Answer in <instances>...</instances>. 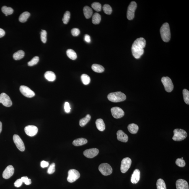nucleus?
<instances>
[{
  "label": "nucleus",
  "mask_w": 189,
  "mask_h": 189,
  "mask_svg": "<svg viewBox=\"0 0 189 189\" xmlns=\"http://www.w3.org/2000/svg\"><path fill=\"white\" fill-rule=\"evenodd\" d=\"M146 44V40L143 37H140L135 41L131 48L132 54L135 58L138 59L141 58L144 54V48Z\"/></svg>",
  "instance_id": "1"
},
{
  "label": "nucleus",
  "mask_w": 189,
  "mask_h": 189,
  "mask_svg": "<svg viewBox=\"0 0 189 189\" xmlns=\"http://www.w3.org/2000/svg\"><path fill=\"white\" fill-rule=\"evenodd\" d=\"M107 99L112 102H120L126 100V96L121 92H116L109 94L107 96Z\"/></svg>",
  "instance_id": "2"
},
{
  "label": "nucleus",
  "mask_w": 189,
  "mask_h": 189,
  "mask_svg": "<svg viewBox=\"0 0 189 189\" xmlns=\"http://www.w3.org/2000/svg\"><path fill=\"white\" fill-rule=\"evenodd\" d=\"M160 33L162 40L165 42H168L171 39L170 28L168 23L163 24L160 29Z\"/></svg>",
  "instance_id": "3"
},
{
  "label": "nucleus",
  "mask_w": 189,
  "mask_h": 189,
  "mask_svg": "<svg viewBox=\"0 0 189 189\" xmlns=\"http://www.w3.org/2000/svg\"><path fill=\"white\" fill-rule=\"evenodd\" d=\"M173 133L174 136L173 137L172 139L174 141H183L187 136L186 132L183 129H180V128L174 129Z\"/></svg>",
  "instance_id": "4"
},
{
  "label": "nucleus",
  "mask_w": 189,
  "mask_h": 189,
  "mask_svg": "<svg viewBox=\"0 0 189 189\" xmlns=\"http://www.w3.org/2000/svg\"><path fill=\"white\" fill-rule=\"evenodd\" d=\"M161 81L166 92H172L174 88V85L170 78L169 77H163Z\"/></svg>",
  "instance_id": "5"
},
{
  "label": "nucleus",
  "mask_w": 189,
  "mask_h": 189,
  "mask_svg": "<svg viewBox=\"0 0 189 189\" xmlns=\"http://www.w3.org/2000/svg\"><path fill=\"white\" fill-rule=\"evenodd\" d=\"M99 169L101 173L105 176L110 175L112 172V169L111 166L106 163L100 165Z\"/></svg>",
  "instance_id": "6"
},
{
  "label": "nucleus",
  "mask_w": 189,
  "mask_h": 189,
  "mask_svg": "<svg viewBox=\"0 0 189 189\" xmlns=\"http://www.w3.org/2000/svg\"><path fill=\"white\" fill-rule=\"evenodd\" d=\"M137 4L135 1H132L128 7L127 13V18L129 20H132L135 17V13L136 9Z\"/></svg>",
  "instance_id": "7"
},
{
  "label": "nucleus",
  "mask_w": 189,
  "mask_h": 189,
  "mask_svg": "<svg viewBox=\"0 0 189 189\" xmlns=\"http://www.w3.org/2000/svg\"><path fill=\"white\" fill-rule=\"evenodd\" d=\"M80 177V174L78 171L75 169H70L68 172L67 181L70 183L74 182Z\"/></svg>",
  "instance_id": "8"
},
{
  "label": "nucleus",
  "mask_w": 189,
  "mask_h": 189,
  "mask_svg": "<svg viewBox=\"0 0 189 189\" xmlns=\"http://www.w3.org/2000/svg\"><path fill=\"white\" fill-rule=\"evenodd\" d=\"M132 163V160L130 158H125L122 160L120 166V171L122 173H124L128 171Z\"/></svg>",
  "instance_id": "9"
},
{
  "label": "nucleus",
  "mask_w": 189,
  "mask_h": 189,
  "mask_svg": "<svg viewBox=\"0 0 189 189\" xmlns=\"http://www.w3.org/2000/svg\"><path fill=\"white\" fill-rule=\"evenodd\" d=\"M0 103L6 107H10L12 106V103L10 97L5 93L0 94Z\"/></svg>",
  "instance_id": "10"
},
{
  "label": "nucleus",
  "mask_w": 189,
  "mask_h": 189,
  "mask_svg": "<svg viewBox=\"0 0 189 189\" xmlns=\"http://www.w3.org/2000/svg\"><path fill=\"white\" fill-rule=\"evenodd\" d=\"M13 140H14V144L17 146L18 149L21 151H24L25 150V145L23 141L21 139L20 137L17 135H14L13 136Z\"/></svg>",
  "instance_id": "11"
},
{
  "label": "nucleus",
  "mask_w": 189,
  "mask_h": 189,
  "mask_svg": "<svg viewBox=\"0 0 189 189\" xmlns=\"http://www.w3.org/2000/svg\"><path fill=\"white\" fill-rule=\"evenodd\" d=\"M20 90L23 95L28 98H32L35 95V93L31 90L30 88L25 86H21Z\"/></svg>",
  "instance_id": "12"
},
{
  "label": "nucleus",
  "mask_w": 189,
  "mask_h": 189,
  "mask_svg": "<svg viewBox=\"0 0 189 189\" xmlns=\"http://www.w3.org/2000/svg\"><path fill=\"white\" fill-rule=\"evenodd\" d=\"M112 115L114 118L118 119L122 118L124 115V112L120 107H114L111 109Z\"/></svg>",
  "instance_id": "13"
},
{
  "label": "nucleus",
  "mask_w": 189,
  "mask_h": 189,
  "mask_svg": "<svg viewBox=\"0 0 189 189\" xmlns=\"http://www.w3.org/2000/svg\"><path fill=\"white\" fill-rule=\"evenodd\" d=\"M26 134L29 136L33 137L36 135L38 132L37 127L34 125H28L24 129Z\"/></svg>",
  "instance_id": "14"
},
{
  "label": "nucleus",
  "mask_w": 189,
  "mask_h": 189,
  "mask_svg": "<svg viewBox=\"0 0 189 189\" xmlns=\"http://www.w3.org/2000/svg\"><path fill=\"white\" fill-rule=\"evenodd\" d=\"M99 153V150L97 148H92L86 150L84 151V154L86 157L89 158L96 157Z\"/></svg>",
  "instance_id": "15"
},
{
  "label": "nucleus",
  "mask_w": 189,
  "mask_h": 189,
  "mask_svg": "<svg viewBox=\"0 0 189 189\" xmlns=\"http://www.w3.org/2000/svg\"><path fill=\"white\" fill-rule=\"evenodd\" d=\"M14 169L12 165H10L6 167L3 173V177L5 179H8L13 175Z\"/></svg>",
  "instance_id": "16"
},
{
  "label": "nucleus",
  "mask_w": 189,
  "mask_h": 189,
  "mask_svg": "<svg viewBox=\"0 0 189 189\" xmlns=\"http://www.w3.org/2000/svg\"><path fill=\"white\" fill-rule=\"evenodd\" d=\"M177 189H189L188 182L184 179H179L176 182Z\"/></svg>",
  "instance_id": "17"
},
{
  "label": "nucleus",
  "mask_w": 189,
  "mask_h": 189,
  "mask_svg": "<svg viewBox=\"0 0 189 189\" xmlns=\"http://www.w3.org/2000/svg\"><path fill=\"white\" fill-rule=\"evenodd\" d=\"M117 139L119 141L126 143L128 141V136L122 130H118L117 133Z\"/></svg>",
  "instance_id": "18"
},
{
  "label": "nucleus",
  "mask_w": 189,
  "mask_h": 189,
  "mask_svg": "<svg viewBox=\"0 0 189 189\" xmlns=\"http://www.w3.org/2000/svg\"><path fill=\"white\" fill-rule=\"evenodd\" d=\"M140 171L136 169L133 171L131 177V181L132 183L136 184L139 182L140 179Z\"/></svg>",
  "instance_id": "19"
},
{
  "label": "nucleus",
  "mask_w": 189,
  "mask_h": 189,
  "mask_svg": "<svg viewBox=\"0 0 189 189\" xmlns=\"http://www.w3.org/2000/svg\"><path fill=\"white\" fill-rule=\"evenodd\" d=\"M96 125L97 129L99 131H103L105 130V123L102 119H98L96 120Z\"/></svg>",
  "instance_id": "20"
},
{
  "label": "nucleus",
  "mask_w": 189,
  "mask_h": 189,
  "mask_svg": "<svg viewBox=\"0 0 189 189\" xmlns=\"http://www.w3.org/2000/svg\"><path fill=\"white\" fill-rule=\"evenodd\" d=\"M88 141L85 138H81L75 139L73 142V144L75 146H82L87 144Z\"/></svg>",
  "instance_id": "21"
},
{
  "label": "nucleus",
  "mask_w": 189,
  "mask_h": 189,
  "mask_svg": "<svg viewBox=\"0 0 189 189\" xmlns=\"http://www.w3.org/2000/svg\"><path fill=\"white\" fill-rule=\"evenodd\" d=\"M44 76L47 80L53 82L56 79V75L55 73L52 71H47L45 73Z\"/></svg>",
  "instance_id": "22"
},
{
  "label": "nucleus",
  "mask_w": 189,
  "mask_h": 189,
  "mask_svg": "<svg viewBox=\"0 0 189 189\" xmlns=\"http://www.w3.org/2000/svg\"><path fill=\"white\" fill-rule=\"evenodd\" d=\"M83 11L85 17L86 19H88L91 18L92 16L93 11L90 7L88 6H85L83 9Z\"/></svg>",
  "instance_id": "23"
},
{
  "label": "nucleus",
  "mask_w": 189,
  "mask_h": 189,
  "mask_svg": "<svg viewBox=\"0 0 189 189\" xmlns=\"http://www.w3.org/2000/svg\"><path fill=\"white\" fill-rule=\"evenodd\" d=\"M128 131L132 134H136L139 130V127L134 123H132L128 125Z\"/></svg>",
  "instance_id": "24"
},
{
  "label": "nucleus",
  "mask_w": 189,
  "mask_h": 189,
  "mask_svg": "<svg viewBox=\"0 0 189 189\" xmlns=\"http://www.w3.org/2000/svg\"><path fill=\"white\" fill-rule=\"evenodd\" d=\"M92 68L94 72L98 73H101L105 71V68L103 67L99 64L93 65L92 66Z\"/></svg>",
  "instance_id": "25"
},
{
  "label": "nucleus",
  "mask_w": 189,
  "mask_h": 189,
  "mask_svg": "<svg viewBox=\"0 0 189 189\" xmlns=\"http://www.w3.org/2000/svg\"><path fill=\"white\" fill-rule=\"evenodd\" d=\"M25 56V53L22 50H19L13 55V58L16 60H20Z\"/></svg>",
  "instance_id": "26"
},
{
  "label": "nucleus",
  "mask_w": 189,
  "mask_h": 189,
  "mask_svg": "<svg viewBox=\"0 0 189 189\" xmlns=\"http://www.w3.org/2000/svg\"><path fill=\"white\" fill-rule=\"evenodd\" d=\"M30 16V13L29 12H25L22 13L19 17V21L21 22H27Z\"/></svg>",
  "instance_id": "27"
},
{
  "label": "nucleus",
  "mask_w": 189,
  "mask_h": 189,
  "mask_svg": "<svg viewBox=\"0 0 189 189\" xmlns=\"http://www.w3.org/2000/svg\"><path fill=\"white\" fill-rule=\"evenodd\" d=\"M91 116L89 114H87L84 118L81 119L80 120L79 124L81 127L84 126L87 124L90 120L91 119Z\"/></svg>",
  "instance_id": "28"
},
{
  "label": "nucleus",
  "mask_w": 189,
  "mask_h": 189,
  "mask_svg": "<svg viewBox=\"0 0 189 189\" xmlns=\"http://www.w3.org/2000/svg\"><path fill=\"white\" fill-rule=\"evenodd\" d=\"M101 16L99 13H96L94 14L92 17V23L97 25L99 24L101 22Z\"/></svg>",
  "instance_id": "29"
},
{
  "label": "nucleus",
  "mask_w": 189,
  "mask_h": 189,
  "mask_svg": "<svg viewBox=\"0 0 189 189\" xmlns=\"http://www.w3.org/2000/svg\"><path fill=\"white\" fill-rule=\"evenodd\" d=\"M67 55L68 57L72 60H75L77 58V54L74 50L68 49L66 52Z\"/></svg>",
  "instance_id": "30"
},
{
  "label": "nucleus",
  "mask_w": 189,
  "mask_h": 189,
  "mask_svg": "<svg viewBox=\"0 0 189 189\" xmlns=\"http://www.w3.org/2000/svg\"><path fill=\"white\" fill-rule=\"evenodd\" d=\"M1 10L2 12L5 14L6 16H7L8 15H11L14 12V10L12 8L6 6H3L1 8Z\"/></svg>",
  "instance_id": "31"
},
{
  "label": "nucleus",
  "mask_w": 189,
  "mask_h": 189,
  "mask_svg": "<svg viewBox=\"0 0 189 189\" xmlns=\"http://www.w3.org/2000/svg\"><path fill=\"white\" fill-rule=\"evenodd\" d=\"M157 189H167L165 182L162 179H158L157 182Z\"/></svg>",
  "instance_id": "32"
},
{
  "label": "nucleus",
  "mask_w": 189,
  "mask_h": 189,
  "mask_svg": "<svg viewBox=\"0 0 189 189\" xmlns=\"http://www.w3.org/2000/svg\"><path fill=\"white\" fill-rule=\"evenodd\" d=\"M81 79L84 85L88 84L90 82V78L87 74H83L81 76Z\"/></svg>",
  "instance_id": "33"
},
{
  "label": "nucleus",
  "mask_w": 189,
  "mask_h": 189,
  "mask_svg": "<svg viewBox=\"0 0 189 189\" xmlns=\"http://www.w3.org/2000/svg\"><path fill=\"white\" fill-rule=\"evenodd\" d=\"M183 95L184 102L187 105H189V92L188 90L184 89L183 90Z\"/></svg>",
  "instance_id": "34"
},
{
  "label": "nucleus",
  "mask_w": 189,
  "mask_h": 189,
  "mask_svg": "<svg viewBox=\"0 0 189 189\" xmlns=\"http://www.w3.org/2000/svg\"><path fill=\"white\" fill-rule=\"evenodd\" d=\"M70 17H71V14L69 11H67L63 16V23L65 24H67L70 20Z\"/></svg>",
  "instance_id": "35"
},
{
  "label": "nucleus",
  "mask_w": 189,
  "mask_h": 189,
  "mask_svg": "<svg viewBox=\"0 0 189 189\" xmlns=\"http://www.w3.org/2000/svg\"><path fill=\"white\" fill-rule=\"evenodd\" d=\"M103 9L105 14L110 15L112 12V9L111 6L108 4H105L103 7Z\"/></svg>",
  "instance_id": "36"
},
{
  "label": "nucleus",
  "mask_w": 189,
  "mask_h": 189,
  "mask_svg": "<svg viewBox=\"0 0 189 189\" xmlns=\"http://www.w3.org/2000/svg\"><path fill=\"white\" fill-rule=\"evenodd\" d=\"M92 7L94 10L100 12L101 11L102 5L99 2H94L92 4Z\"/></svg>",
  "instance_id": "37"
},
{
  "label": "nucleus",
  "mask_w": 189,
  "mask_h": 189,
  "mask_svg": "<svg viewBox=\"0 0 189 189\" xmlns=\"http://www.w3.org/2000/svg\"><path fill=\"white\" fill-rule=\"evenodd\" d=\"M39 60L38 56H35L28 63V65L29 66H32L37 64Z\"/></svg>",
  "instance_id": "38"
},
{
  "label": "nucleus",
  "mask_w": 189,
  "mask_h": 189,
  "mask_svg": "<svg viewBox=\"0 0 189 189\" xmlns=\"http://www.w3.org/2000/svg\"><path fill=\"white\" fill-rule=\"evenodd\" d=\"M47 34L46 31L45 30H42L40 33L41 39L44 43H45L47 41Z\"/></svg>",
  "instance_id": "39"
},
{
  "label": "nucleus",
  "mask_w": 189,
  "mask_h": 189,
  "mask_svg": "<svg viewBox=\"0 0 189 189\" xmlns=\"http://www.w3.org/2000/svg\"><path fill=\"white\" fill-rule=\"evenodd\" d=\"M175 164L177 166L181 167H183L186 165L185 161L182 158L177 159L175 161Z\"/></svg>",
  "instance_id": "40"
},
{
  "label": "nucleus",
  "mask_w": 189,
  "mask_h": 189,
  "mask_svg": "<svg viewBox=\"0 0 189 189\" xmlns=\"http://www.w3.org/2000/svg\"><path fill=\"white\" fill-rule=\"evenodd\" d=\"M55 164L54 163H53L50 165L47 170L48 173L50 174H53L55 172Z\"/></svg>",
  "instance_id": "41"
},
{
  "label": "nucleus",
  "mask_w": 189,
  "mask_h": 189,
  "mask_svg": "<svg viewBox=\"0 0 189 189\" xmlns=\"http://www.w3.org/2000/svg\"><path fill=\"white\" fill-rule=\"evenodd\" d=\"M21 179H22L23 182H24L26 185H30L32 183L31 180L27 177H22Z\"/></svg>",
  "instance_id": "42"
},
{
  "label": "nucleus",
  "mask_w": 189,
  "mask_h": 189,
  "mask_svg": "<svg viewBox=\"0 0 189 189\" xmlns=\"http://www.w3.org/2000/svg\"><path fill=\"white\" fill-rule=\"evenodd\" d=\"M80 31L79 29L78 28H74L71 30V33L74 37L78 36L79 35Z\"/></svg>",
  "instance_id": "43"
},
{
  "label": "nucleus",
  "mask_w": 189,
  "mask_h": 189,
  "mask_svg": "<svg viewBox=\"0 0 189 189\" xmlns=\"http://www.w3.org/2000/svg\"><path fill=\"white\" fill-rule=\"evenodd\" d=\"M23 182L21 179H17L14 182V185L16 187H19L22 185Z\"/></svg>",
  "instance_id": "44"
},
{
  "label": "nucleus",
  "mask_w": 189,
  "mask_h": 189,
  "mask_svg": "<svg viewBox=\"0 0 189 189\" xmlns=\"http://www.w3.org/2000/svg\"><path fill=\"white\" fill-rule=\"evenodd\" d=\"M64 108L65 111H66L67 113H69V112H70V110H71V107H70L69 103L67 102L65 103Z\"/></svg>",
  "instance_id": "45"
},
{
  "label": "nucleus",
  "mask_w": 189,
  "mask_h": 189,
  "mask_svg": "<svg viewBox=\"0 0 189 189\" xmlns=\"http://www.w3.org/2000/svg\"><path fill=\"white\" fill-rule=\"evenodd\" d=\"M41 167L42 168H45L48 167L49 166V162L46 161H42L41 162Z\"/></svg>",
  "instance_id": "46"
},
{
  "label": "nucleus",
  "mask_w": 189,
  "mask_h": 189,
  "mask_svg": "<svg viewBox=\"0 0 189 189\" xmlns=\"http://www.w3.org/2000/svg\"><path fill=\"white\" fill-rule=\"evenodd\" d=\"M84 39L87 43H90L91 42L90 37L89 35H85Z\"/></svg>",
  "instance_id": "47"
},
{
  "label": "nucleus",
  "mask_w": 189,
  "mask_h": 189,
  "mask_svg": "<svg viewBox=\"0 0 189 189\" xmlns=\"http://www.w3.org/2000/svg\"><path fill=\"white\" fill-rule=\"evenodd\" d=\"M5 33V31L3 29L0 28V38L4 37Z\"/></svg>",
  "instance_id": "48"
},
{
  "label": "nucleus",
  "mask_w": 189,
  "mask_h": 189,
  "mask_svg": "<svg viewBox=\"0 0 189 189\" xmlns=\"http://www.w3.org/2000/svg\"><path fill=\"white\" fill-rule=\"evenodd\" d=\"M2 123L1 122H0V133H1L2 131Z\"/></svg>",
  "instance_id": "49"
},
{
  "label": "nucleus",
  "mask_w": 189,
  "mask_h": 189,
  "mask_svg": "<svg viewBox=\"0 0 189 189\" xmlns=\"http://www.w3.org/2000/svg\"><path fill=\"white\" fill-rule=\"evenodd\" d=\"M182 159H183V157H182Z\"/></svg>",
  "instance_id": "50"
}]
</instances>
